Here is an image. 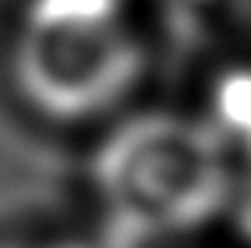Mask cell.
Returning <instances> with one entry per match:
<instances>
[{
    "mask_svg": "<svg viewBox=\"0 0 251 248\" xmlns=\"http://www.w3.org/2000/svg\"><path fill=\"white\" fill-rule=\"evenodd\" d=\"M4 248H85V245H4Z\"/></svg>",
    "mask_w": 251,
    "mask_h": 248,
    "instance_id": "277c9868",
    "label": "cell"
},
{
    "mask_svg": "<svg viewBox=\"0 0 251 248\" xmlns=\"http://www.w3.org/2000/svg\"><path fill=\"white\" fill-rule=\"evenodd\" d=\"M92 185L131 234H180L216 217L233 192L226 142L195 117L138 113L92 156Z\"/></svg>",
    "mask_w": 251,
    "mask_h": 248,
    "instance_id": "7a4b0ae2",
    "label": "cell"
},
{
    "mask_svg": "<svg viewBox=\"0 0 251 248\" xmlns=\"http://www.w3.org/2000/svg\"><path fill=\"white\" fill-rule=\"evenodd\" d=\"M237 220H241L244 238L251 241V174L241 181V188H237Z\"/></svg>",
    "mask_w": 251,
    "mask_h": 248,
    "instance_id": "3957f363",
    "label": "cell"
},
{
    "mask_svg": "<svg viewBox=\"0 0 251 248\" xmlns=\"http://www.w3.org/2000/svg\"><path fill=\"white\" fill-rule=\"evenodd\" d=\"M145 46L121 0H28L7 43V82L43 121L85 124L135 92Z\"/></svg>",
    "mask_w": 251,
    "mask_h": 248,
    "instance_id": "6da1fadb",
    "label": "cell"
}]
</instances>
